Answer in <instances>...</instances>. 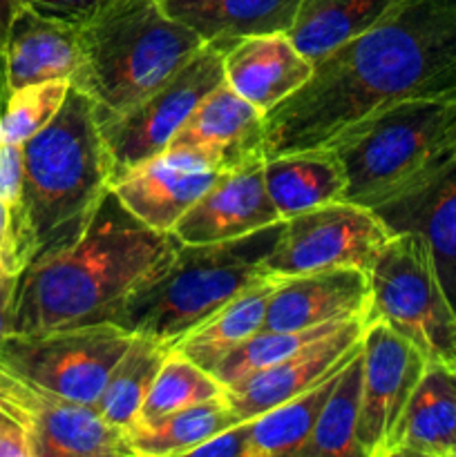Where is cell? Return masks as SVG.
Returning <instances> with one entry per match:
<instances>
[{
  "label": "cell",
  "instance_id": "cell-1",
  "mask_svg": "<svg viewBox=\"0 0 456 457\" xmlns=\"http://www.w3.org/2000/svg\"><path fill=\"white\" fill-rule=\"evenodd\" d=\"M445 96H456V0H398L268 112L264 152L326 147L387 107Z\"/></svg>",
  "mask_w": 456,
  "mask_h": 457
},
{
  "label": "cell",
  "instance_id": "cell-2",
  "mask_svg": "<svg viewBox=\"0 0 456 457\" xmlns=\"http://www.w3.org/2000/svg\"><path fill=\"white\" fill-rule=\"evenodd\" d=\"M182 241L139 221L107 190L76 244L34 259L18 275L12 335L114 320L134 288L174 257Z\"/></svg>",
  "mask_w": 456,
  "mask_h": 457
},
{
  "label": "cell",
  "instance_id": "cell-20",
  "mask_svg": "<svg viewBox=\"0 0 456 457\" xmlns=\"http://www.w3.org/2000/svg\"><path fill=\"white\" fill-rule=\"evenodd\" d=\"M4 58L9 92L43 80H72L80 58L79 27L45 18L21 4L9 27Z\"/></svg>",
  "mask_w": 456,
  "mask_h": 457
},
{
  "label": "cell",
  "instance_id": "cell-13",
  "mask_svg": "<svg viewBox=\"0 0 456 457\" xmlns=\"http://www.w3.org/2000/svg\"><path fill=\"white\" fill-rule=\"evenodd\" d=\"M374 212L393 235L416 232L427 241L443 288L456 308V150L425 161Z\"/></svg>",
  "mask_w": 456,
  "mask_h": 457
},
{
  "label": "cell",
  "instance_id": "cell-8",
  "mask_svg": "<svg viewBox=\"0 0 456 457\" xmlns=\"http://www.w3.org/2000/svg\"><path fill=\"white\" fill-rule=\"evenodd\" d=\"M130 342L132 333L112 321L9 335L0 344V366L56 395L97 406Z\"/></svg>",
  "mask_w": 456,
  "mask_h": 457
},
{
  "label": "cell",
  "instance_id": "cell-9",
  "mask_svg": "<svg viewBox=\"0 0 456 457\" xmlns=\"http://www.w3.org/2000/svg\"><path fill=\"white\" fill-rule=\"evenodd\" d=\"M224 80V47H204L155 92L114 119L98 123L112 165V183L159 156L201 98Z\"/></svg>",
  "mask_w": 456,
  "mask_h": 457
},
{
  "label": "cell",
  "instance_id": "cell-38",
  "mask_svg": "<svg viewBox=\"0 0 456 457\" xmlns=\"http://www.w3.org/2000/svg\"><path fill=\"white\" fill-rule=\"evenodd\" d=\"M18 275L12 272H0V344L4 337L12 335V311H13V295H16Z\"/></svg>",
  "mask_w": 456,
  "mask_h": 457
},
{
  "label": "cell",
  "instance_id": "cell-29",
  "mask_svg": "<svg viewBox=\"0 0 456 457\" xmlns=\"http://www.w3.org/2000/svg\"><path fill=\"white\" fill-rule=\"evenodd\" d=\"M362 395V348L338 373L335 386L300 457H365L356 440Z\"/></svg>",
  "mask_w": 456,
  "mask_h": 457
},
{
  "label": "cell",
  "instance_id": "cell-24",
  "mask_svg": "<svg viewBox=\"0 0 456 457\" xmlns=\"http://www.w3.org/2000/svg\"><path fill=\"white\" fill-rule=\"evenodd\" d=\"M286 277H271L219 308L215 315L173 344V351L213 373L224 357L264 328L268 299Z\"/></svg>",
  "mask_w": 456,
  "mask_h": 457
},
{
  "label": "cell",
  "instance_id": "cell-36",
  "mask_svg": "<svg viewBox=\"0 0 456 457\" xmlns=\"http://www.w3.org/2000/svg\"><path fill=\"white\" fill-rule=\"evenodd\" d=\"M0 270L12 272V275H21L22 272L12 212H9L7 205L3 204V199H0Z\"/></svg>",
  "mask_w": 456,
  "mask_h": 457
},
{
  "label": "cell",
  "instance_id": "cell-15",
  "mask_svg": "<svg viewBox=\"0 0 456 457\" xmlns=\"http://www.w3.org/2000/svg\"><path fill=\"white\" fill-rule=\"evenodd\" d=\"M219 174L195 152L168 145L159 156L116 179L110 187L139 221L156 232H173Z\"/></svg>",
  "mask_w": 456,
  "mask_h": 457
},
{
  "label": "cell",
  "instance_id": "cell-3",
  "mask_svg": "<svg viewBox=\"0 0 456 457\" xmlns=\"http://www.w3.org/2000/svg\"><path fill=\"white\" fill-rule=\"evenodd\" d=\"M22 159L25 248L31 263L76 244L110 190V154L94 103L70 87L58 114L22 143Z\"/></svg>",
  "mask_w": 456,
  "mask_h": 457
},
{
  "label": "cell",
  "instance_id": "cell-37",
  "mask_svg": "<svg viewBox=\"0 0 456 457\" xmlns=\"http://www.w3.org/2000/svg\"><path fill=\"white\" fill-rule=\"evenodd\" d=\"M0 457H31L25 431L4 411H0Z\"/></svg>",
  "mask_w": 456,
  "mask_h": 457
},
{
  "label": "cell",
  "instance_id": "cell-18",
  "mask_svg": "<svg viewBox=\"0 0 456 457\" xmlns=\"http://www.w3.org/2000/svg\"><path fill=\"white\" fill-rule=\"evenodd\" d=\"M369 299V272L358 268L286 277L268 299L264 328L302 330L344 320H362L365 324Z\"/></svg>",
  "mask_w": 456,
  "mask_h": 457
},
{
  "label": "cell",
  "instance_id": "cell-5",
  "mask_svg": "<svg viewBox=\"0 0 456 457\" xmlns=\"http://www.w3.org/2000/svg\"><path fill=\"white\" fill-rule=\"evenodd\" d=\"M280 235L277 221L240 239L182 244L161 270L132 290L112 324L173 346L237 295L271 279L266 257Z\"/></svg>",
  "mask_w": 456,
  "mask_h": 457
},
{
  "label": "cell",
  "instance_id": "cell-31",
  "mask_svg": "<svg viewBox=\"0 0 456 457\" xmlns=\"http://www.w3.org/2000/svg\"><path fill=\"white\" fill-rule=\"evenodd\" d=\"M224 391L226 388L213 373L170 348L137 420L161 418L173 411L224 395Z\"/></svg>",
  "mask_w": 456,
  "mask_h": 457
},
{
  "label": "cell",
  "instance_id": "cell-16",
  "mask_svg": "<svg viewBox=\"0 0 456 457\" xmlns=\"http://www.w3.org/2000/svg\"><path fill=\"white\" fill-rule=\"evenodd\" d=\"M264 161L224 170L174 226L182 244H219L284 221L268 196Z\"/></svg>",
  "mask_w": 456,
  "mask_h": 457
},
{
  "label": "cell",
  "instance_id": "cell-11",
  "mask_svg": "<svg viewBox=\"0 0 456 457\" xmlns=\"http://www.w3.org/2000/svg\"><path fill=\"white\" fill-rule=\"evenodd\" d=\"M0 411L16 420L31 457L134 455L123 428L107 422L97 406L56 395L0 366Z\"/></svg>",
  "mask_w": 456,
  "mask_h": 457
},
{
  "label": "cell",
  "instance_id": "cell-41",
  "mask_svg": "<svg viewBox=\"0 0 456 457\" xmlns=\"http://www.w3.org/2000/svg\"><path fill=\"white\" fill-rule=\"evenodd\" d=\"M9 98V80H7V58H4V49L0 47V114L4 110V103Z\"/></svg>",
  "mask_w": 456,
  "mask_h": 457
},
{
  "label": "cell",
  "instance_id": "cell-10",
  "mask_svg": "<svg viewBox=\"0 0 456 457\" xmlns=\"http://www.w3.org/2000/svg\"><path fill=\"white\" fill-rule=\"evenodd\" d=\"M393 232L365 205L351 201L317 205L282 221V235L266 257L273 277H295L329 268L369 272Z\"/></svg>",
  "mask_w": 456,
  "mask_h": 457
},
{
  "label": "cell",
  "instance_id": "cell-40",
  "mask_svg": "<svg viewBox=\"0 0 456 457\" xmlns=\"http://www.w3.org/2000/svg\"><path fill=\"white\" fill-rule=\"evenodd\" d=\"M452 150H456V116H454V120H452V123L447 125L445 134H443L441 141H438L436 150H434L432 154H429V159H436V156L447 154V152H452ZM429 159H427V161H429ZM423 165H425V163H423Z\"/></svg>",
  "mask_w": 456,
  "mask_h": 457
},
{
  "label": "cell",
  "instance_id": "cell-43",
  "mask_svg": "<svg viewBox=\"0 0 456 457\" xmlns=\"http://www.w3.org/2000/svg\"><path fill=\"white\" fill-rule=\"evenodd\" d=\"M0 272H3V270H0Z\"/></svg>",
  "mask_w": 456,
  "mask_h": 457
},
{
  "label": "cell",
  "instance_id": "cell-22",
  "mask_svg": "<svg viewBox=\"0 0 456 457\" xmlns=\"http://www.w3.org/2000/svg\"><path fill=\"white\" fill-rule=\"evenodd\" d=\"M264 183L282 219H291L317 205L344 201L347 174L329 147L266 156Z\"/></svg>",
  "mask_w": 456,
  "mask_h": 457
},
{
  "label": "cell",
  "instance_id": "cell-32",
  "mask_svg": "<svg viewBox=\"0 0 456 457\" xmlns=\"http://www.w3.org/2000/svg\"><path fill=\"white\" fill-rule=\"evenodd\" d=\"M70 87V79H54L12 89L0 114V141L18 145L30 141L58 114Z\"/></svg>",
  "mask_w": 456,
  "mask_h": 457
},
{
  "label": "cell",
  "instance_id": "cell-33",
  "mask_svg": "<svg viewBox=\"0 0 456 457\" xmlns=\"http://www.w3.org/2000/svg\"><path fill=\"white\" fill-rule=\"evenodd\" d=\"M0 199L12 212L22 270L30 263L25 248V159L22 145L0 141Z\"/></svg>",
  "mask_w": 456,
  "mask_h": 457
},
{
  "label": "cell",
  "instance_id": "cell-34",
  "mask_svg": "<svg viewBox=\"0 0 456 457\" xmlns=\"http://www.w3.org/2000/svg\"><path fill=\"white\" fill-rule=\"evenodd\" d=\"M106 0H21V4L34 9L36 13L52 21L67 22V25L83 27Z\"/></svg>",
  "mask_w": 456,
  "mask_h": 457
},
{
  "label": "cell",
  "instance_id": "cell-28",
  "mask_svg": "<svg viewBox=\"0 0 456 457\" xmlns=\"http://www.w3.org/2000/svg\"><path fill=\"white\" fill-rule=\"evenodd\" d=\"M168 351L170 346L156 339L132 335V342L128 344L125 353L112 369L106 388L97 402L98 413L107 422L123 431L132 427Z\"/></svg>",
  "mask_w": 456,
  "mask_h": 457
},
{
  "label": "cell",
  "instance_id": "cell-42",
  "mask_svg": "<svg viewBox=\"0 0 456 457\" xmlns=\"http://www.w3.org/2000/svg\"><path fill=\"white\" fill-rule=\"evenodd\" d=\"M452 373H454V382H456V370H452ZM452 457H456V442H454V455Z\"/></svg>",
  "mask_w": 456,
  "mask_h": 457
},
{
  "label": "cell",
  "instance_id": "cell-27",
  "mask_svg": "<svg viewBox=\"0 0 456 457\" xmlns=\"http://www.w3.org/2000/svg\"><path fill=\"white\" fill-rule=\"evenodd\" d=\"M347 366V364H344ZM326 375L311 388H307L300 395L291 397L284 404L249 420L250 424V449L249 457H282L298 455L307 446L317 418L329 400L331 391L335 386L338 373L344 369Z\"/></svg>",
  "mask_w": 456,
  "mask_h": 457
},
{
  "label": "cell",
  "instance_id": "cell-19",
  "mask_svg": "<svg viewBox=\"0 0 456 457\" xmlns=\"http://www.w3.org/2000/svg\"><path fill=\"white\" fill-rule=\"evenodd\" d=\"M313 74V62L286 34L240 38L224 49V79L264 114L298 92Z\"/></svg>",
  "mask_w": 456,
  "mask_h": 457
},
{
  "label": "cell",
  "instance_id": "cell-39",
  "mask_svg": "<svg viewBox=\"0 0 456 457\" xmlns=\"http://www.w3.org/2000/svg\"><path fill=\"white\" fill-rule=\"evenodd\" d=\"M21 9V0H0V47L4 49L9 36V27H12L13 16Z\"/></svg>",
  "mask_w": 456,
  "mask_h": 457
},
{
  "label": "cell",
  "instance_id": "cell-7",
  "mask_svg": "<svg viewBox=\"0 0 456 457\" xmlns=\"http://www.w3.org/2000/svg\"><path fill=\"white\" fill-rule=\"evenodd\" d=\"M369 286L365 328L384 321L414 344L429 366L456 370V308L423 237L416 232L393 235L371 266Z\"/></svg>",
  "mask_w": 456,
  "mask_h": 457
},
{
  "label": "cell",
  "instance_id": "cell-26",
  "mask_svg": "<svg viewBox=\"0 0 456 457\" xmlns=\"http://www.w3.org/2000/svg\"><path fill=\"white\" fill-rule=\"evenodd\" d=\"M237 422L228 400L219 395L155 420H134L125 433L134 455H188L197 445Z\"/></svg>",
  "mask_w": 456,
  "mask_h": 457
},
{
  "label": "cell",
  "instance_id": "cell-17",
  "mask_svg": "<svg viewBox=\"0 0 456 457\" xmlns=\"http://www.w3.org/2000/svg\"><path fill=\"white\" fill-rule=\"evenodd\" d=\"M266 114L235 92L226 79L201 98L170 145L186 147L215 170L266 159Z\"/></svg>",
  "mask_w": 456,
  "mask_h": 457
},
{
  "label": "cell",
  "instance_id": "cell-6",
  "mask_svg": "<svg viewBox=\"0 0 456 457\" xmlns=\"http://www.w3.org/2000/svg\"><path fill=\"white\" fill-rule=\"evenodd\" d=\"M456 116V96L387 107L331 141L347 174L344 201L374 210L405 186L436 150Z\"/></svg>",
  "mask_w": 456,
  "mask_h": 457
},
{
  "label": "cell",
  "instance_id": "cell-14",
  "mask_svg": "<svg viewBox=\"0 0 456 457\" xmlns=\"http://www.w3.org/2000/svg\"><path fill=\"white\" fill-rule=\"evenodd\" d=\"M362 335H365L362 320L347 321L342 328L308 344L295 355L226 386L224 397L228 400L237 420L249 422V420L284 404L291 397L300 395L329 373L338 370L340 366L347 364L362 348Z\"/></svg>",
  "mask_w": 456,
  "mask_h": 457
},
{
  "label": "cell",
  "instance_id": "cell-23",
  "mask_svg": "<svg viewBox=\"0 0 456 457\" xmlns=\"http://www.w3.org/2000/svg\"><path fill=\"white\" fill-rule=\"evenodd\" d=\"M456 442V382L443 366H429L416 386L401 424L396 428L389 457L423 455L452 457Z\"/></svg>",
  "mask_w": 456,
  "mask_h": 457
},
{
  "label": "cell",
  "instance_id": "cell-21",
  "mask_svg": "<svg viewBox=\"0 0 456 457\" xmlns=\"http://www.w3.org/2000/svg\"><path fill=\"white\" fill-rule=\"evenodd\" d=\"M300 0H161L170 18L195 31L204 43L231 47L235 40L286 34Z\"/></svg>",
  "mask_w": 456,
  "mask_h": 457
},
{
  "label": "cell",
  "instance_id": "cell-35",
  "mask_svg": "<svg viewBox=\"0 0 456 457\" xmlns=\"http://www.w3.org/2000/svg\"><path fill=\"white\" fill-rule=\"evenodd\" d=\"M250 449V424L237 422L232 427L224 428L210 440L201 442L188 455L204 457H249Z\"/></svg>",
  "mask_w": 456,
  "mask_h": 457
},
{
  "label": "cell",
  "instance_id": "cell-30",
  "mask_svg": "<svg viewBox=\"0 0 456 457\" xmlns=\"http://www.w3.org/2000/svg\"><path fill=\"white\" fill-rule=\"evenodd\" d=\"M347 321H331V324L316 326V328H302V330H268L262 328L255 333L253 337L246 339L244 344L228 353L222 360V364L213 370L215 378L224 384V388L231 384L240 382V379L249 378V375L258 373V370L266 369V366L277 364V361L286 360V357L295 355L302 351L308 344L317 342V339L326 337V335L335 333L342 328Z\"/></svg>",
  "mask_w": 456,
  "mask_h": 457
},
{
  "label": "cell",
  "instance_id": "cell-12",
  "mask_svg": "<svg viewBox=\"0 0 456 457\" xmlns=\"http://www.w3.org/2000/svg\"><path fill=\"white\" fill-rule=\"evenodd\" d=\"M429 361L414 344L374 321L362 335V395L356 440L365 457H389L402 413Z\"/></svg>",
  "mask_w": 456,
  "mask_h": 457
},
{
  "label": "cell",
  "instance_id": "cell-4",
  "mask_svg": "<svg viewBox=\"0 0 456 457\" xmlns=\"http://www.w3.org/2000/svg\"><path fill=\"white\" fill-rule=\"evenodd\" d=\"M79 70L72 87L94 103L98 123L155 92L204 40L170 18L161 0H106L79 29Z\"/></svg>",
  "mask_w": 456,
  "mask_h": 457
},
{
  "label": "cell",
  "instance_id": "cell-25",
  "mask_svg": "<svg viewBox=\"0 0 456 457\" xmlns=\"http://www.w3.org/2000/svg\"><path fill=\"white\" fill-rule=\"evenodd\" d=\"M398 0H300L291 43L311 62H317L374 27Z\"/></svg>",
  "mask_w": 456,
  "mask_h": 457
}]
</instances>
